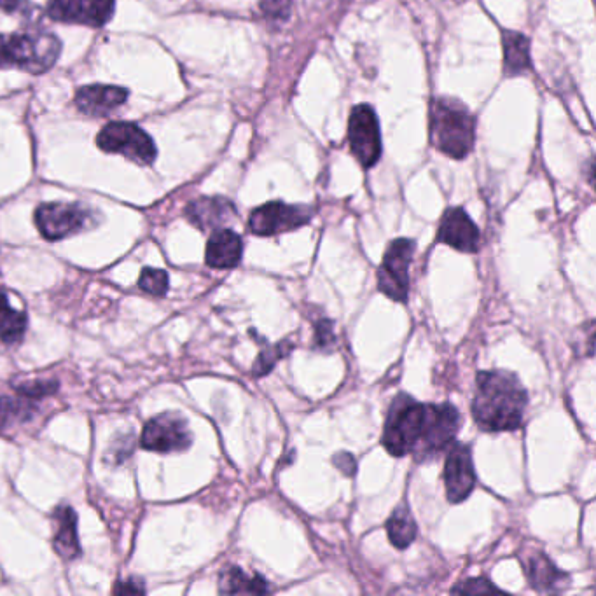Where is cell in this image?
<instances>
[{"mask_svg": "<svg viewBox=\"0 0 596 596\" xmlns=\"http://www.w3.org/2000/svg\"><path fill=\"white\" fill-rule=\"evenodd\" d=\"M462 427V415L453 404H422L408 394L390 404L383 427V448L392 457L413 455L427 462L450 450Z\"/></svg>", "mask_w": 596, "mask_h": 596, "instance_id": "cell-1", "label": "cell"}, {"mask_svg": "<svg viewBox=\"0 0 596 596\" xmlns=\"http://www.w3.org/2000/svg\"><path fill=\"white\" fill-rule=\"evenodd\" d=\"M528 392L520 378L495 369L479 371L471 411L474 422L485 432H509L523 423Z\"/></svg>", "mask_w": 596, "mask_h": 596, "instance_id": "cell-2", "label": "cell"}, {"mask_svg": "<svg viewBox=\"0 0 596 596\" xmlns=\"http://www.w3.org/2000/svg\"><path fill=\"white\" fill-rule=\"evenodd\" d=\"M476 119L465 105L451 98H437L430 112V140L441 153L464 160L471 153Z\"/></svg>", "mask_w": 596, "mask_h": 596, "instance_id": "cell-3", "label": "cell"}, {"mask_svg": "<svg viewBox=\"0 0 596 596\" xmlns=\"http://www.w3.org/2000/svg\"><path fill=\"white\" fill-rule=\"evenodd\" d=\"M60 51L62 44L58 37L46 30L0 35V69L42 74L55 65Z\"/></svg>", "mask_w": 596, "mask_h": 596, "instance_id": "cell-4", "label": "cell"}, {"mask_svg": "<svg viewBox=\"0 0 596 596\" xmlns=\"http://www.w3.org/2000/svg\"><path fill=\"white\" fill-rule=\"evenodd\" d=\"M97 144L105 153L121 154L139 165H151L158 154L153 139L139 126L125 121L105 126L98 133Z\"/></svg>", "mask_w": 596, "mask_h": 596, "instance_id": "cell-5", "label": "cell"}, {"mask_svg": "<svg viewBox=\"0 0 596 596\" xmlns=\"http://www.w3.org/2000/svg\"><path fill=\"white\" fill-rule=\"evenodd\" d=\"M416 243L397 238L390 243L378 270V289L397 303H406L409 294V266L415 256Z\"/></svg>", "mask_w": 596, "mask_h": 596, "instance_id": "cell-6", "label": "cell"}, {"mask_svg": "<svg viewBox=\"0 0 596 596\" xmlns=\"http://www.w3.org/2000/svg\"><path fill=\"white\" fill-rule=\"evenodd\" d=\"M35 226L46 240L56 242L95 224V215L88 208L70 203H44L35 210Z\"/></svg>", "mask_w": 596, "mask_h": 596, "instance_id": "cell-7", "label": "cell"}, {"mask_svg": "<svg viewBox=\"0 0 596 596\" xmlns=\"http://www.w3.org/2000/svg\"><path fill=\"white\" fill-rule=\"evenodd\" d=\"M348 142L355 160L364 168L375 167L382 156V133L375 109L368 104L355 105L348 121Z\"/></svg>", "mask_w": 596, "mask_h": 596, "instance_id": "cell-8", "label": "cell"}, {"mask_svg": "<svg viewBox=\"0 0 596 596\" xmlns=\"http://www.w3.org/2000/svg\"><path fill=\"white\" fill-rule=\"evenodd\" d=\"M313 214L315 210L308 205H287L284 201H270L250 214V233L273 236L294 231L312 221Z\"/></svg>", "mask_w": 596, "mask_h": 596, "instance_id": "cell-9", "label": "cell"}, {"mask_svg": "<svg viewBox=\"0 0 596 596\" xmlns=\"http://www.w3.org/2000/svg\"><path fill=\"white\" fill-rule=\"evenodd\" d=\"M193 443V434L182 416L165 413L146 423L142 430L140 444L144 450L156 453H174L188 450Z\"/></svg>", "mask_w": 596, "mask_h": 596, "instance_id": "cell-10", "label": "cell"}, {"mask_svg": "<svg viewBox=\"0 0 596 596\" xmlns=\"http://www.w3.org/2000/svg\"><path fill=\"white\" fill-rule=\"evenodd\" d=\"M116 0H49L46 11L51 20L100 28L109 23Z\"/></svg>", "mask_w": 596, "mask_h": 596, "instance_id": "cell-11", "label": "cell"}, {"mask_svg": "<svg viewBox=\"0 0 596 596\" xmlns=\"http://www.w3.org/2000/svg\"><path fill=\"white\" fill-rule=\"evenodd\" d=\"M446 497L451 504H460L471 495L476 486V471L472 451L467 444L453 443L444 464Z\"/></svg>", "mask_w": 596, "mask_h": 596, "instance_id": "cell-12", "label": "cell"}, {"mask_svg": "<svg viewBox=\"0 0 596 596\" xmlns=\"http://www.w3.org/2000/svg\"><path fill=\"white\" fill-rule=\"evenodd\" d=\"M437 242L450 245L458 252L472 254L479 250L481 233L464 208H448L437 229Z\"/></svg>", "mask_w": 596, "mask_h": 596, "instance_id": "cell-13", "label": "cell"}, {"mask_svg": "<svg viewBox=\"0 0 596 596\" xmlns=\"http://www.w3.org/2000/svg\"><path fill=\"white\" fill-rule=\"evenodd\" d=\"M130 91L119 86H104V84H91L83 86L76 93V107L88 116H107L118 107L125 104Z\"/></svg>", "mask_w": 596, "mask_h": 596, "instance_id": "cell-14", "label": "cell"}, {"mask_svg": "<svg viewBox=\"0 0 596 596\" xmlns=\"http://www.w3.org/2000/svg\"><path fill=\"white\" fill-rule=\"evenodd\" d=\"M243 256V242L233 229H214L208 238L205 261L214 270H231L236 268Z\"/></svg>", "mask_w": 596, "mask_h": 596, "instance_id": "cell-15", "label": "cell"}, {"mask_svg": "<svg viewBox=\"0 0 596 596\" xmlns=\"http://www.w3.org/2000/svg\"><path fill=\"white\" fill-rule=\"evenodd\" d=\"M186 217L201 231L219 229L236 217V208L231 201L214 196V198H200L189 203L186 208Z\"/></svg>", "mask_w": 596, "mask_h": 596, "instance_id": "cell-16", "label": "cell"}, {"mask_svg": "<svg viewBox=\"0 0 596 596\" xmlns=\"http://www.w3.org/2000/svg\"><path fill=\"white\" fill-rule=\"evenodd\" d=\"M523 567L532 588L539 593H556L569 584V576L556 569L555 563L544 553H534L523 558Z\"/></svg>", "mask_w": 596, "mask_h": 596, "instance_id": "cell-17", "label": "cell"}, {"mask_svg": "<svg viewBox=\"0 0 596 596\" xmlns=\"http://www.w3.org/2000/svg\"><path fill=\"white\" fill-rule=\"evenodd\" d=\"M55 544L56 553L65 560H74L81 555L79 537H77V516L72 507L62 506L55 511Z\"/></svg>", "mask_w": 596, "mask_h": 596, "instance_id": "cell-18", "label": "cell"}, {"mask_svg": "<svg viewBox=\"0 0 596 596\" xmlns=\"http://www.w3.org/2000/svg\"><path fill=\"white\" fill-rule=\"evenodd\" d=\"M502 42H504V70L507 76H521L532 69L530 41L527 35L514 30H504Z\"/></svg>", "mask_w": 596, "mask_h": 596, "instance_id": "cell-19", "label": "cell"}, {"mask_svg": "<svg viewBox=\"0 0 596 596\" xmlns=\"http://www.w3.org/2000/svg\"><path fill=\"white\" fill-rule=\"evenodd\" d=\"M219 590L226 595H266L271 593V586L264 577L249 576L238 567H229L222 572Z\"/></svg>", "mask_w": 596, "mask_h": 596, "instance_id": "cell-20", "label": "cell"}, {"mask_svg": "<svg viewBox=\"0 0 596 596\" xmlns=\"http://www.w3.org/2000/svg\"><path fill=\"white\" fill-rule=\"evenodd\" d=\"M387 534L397 549H406L413 544L418 534L416 521L406 504L396 507L389 521H387Z\"/></svg>", "mask_w": 596, "mask_h": 596, "instance_id": "cell-21", "label": "cell"}, {"mask_svg": "<svg viewBox=\"0 0 596 596\" xmlns=\"http://www.w3.org/2000/svg\"><path fill=\"white\" fill-rule=\"evenodd\" d=\"M27 324L25 313L14 310L6 292L0 291V340L7 345L18 343L27 331Z\"/></svg>", "mask_w": 596, "mask_h": 596, "instance_id": "cell-22", "label": "cell"}, {"mask_svg": "<svg viewBox=\"0 0 596 596\" xmlns=\"http://www.w3.org/2000/svg\"><path fill=\"white\" fill-rule=\"evenodd\" d=\"M291 350L292 343H289V341H282L278 345H264L261 354L257 355L256 362L252 366V373H254V376L270 375L271 369L275 368V364L291 354Z\"/></svg>", "mask_w": 596, "mask_h": 596, "instance_id": "cell-23", "label": "cell"}, {"mask_svg": "<svg viewBox=\"0 0 596 596\" xmlns=\"http://www.w3.org/2000/svg\"><path fill=\"white\" fill-rule=\"evenodd\" d=\"M34 413L32 406L25 401H16L9 397H0V429L21 420H28Z\"/></svg>", "mask_w": 596, "mask_h": 596, "instance_id": "cell-24", "label": "cell"}, {"mask_svg": "<svg viewBox=\"0 0 596 596\" xmlns=\"http://www.w3.org/2000/svg\"><path fill=\"white\" fill-rule=\"evenodd\" d=\"M139 287L147 294L165 296L168 292V275L163 270L146 268L140 273Z\"/></svg>", "mask_w": 596, "mask_h": 596, "instance_id": "cell-25", "label": "cell"}, {"mask_svg": "<svg viewBox=\"0 0 596 596\" xmlns=\"http://www.w3.org/2000/svg\"><path fill=\"white\" fill-rule=\"evenodd\" d=\"M58 382L55 380H37V382L25 383L14 387L20 396L27 399H42V397L53 396L58 390Z\"/></svg>", "mask_w": 596, "mask_h": 596, "instance_id": "cell-26", "label": "cell"}, {"mask_svg": "<svg viewBox=\"0 0 596 596\" xmlns=\"http://www.w3.org/2000/svg\"><path fill=\"white\" fill-rule=\"evenodd\" d=\"M336 345L333 320L320 319L315 324V348L331 350Z\"/></svg>", "mask_w": 596, "mask_h": 596, "instance_id": "cell-27", "label": "cell"}, {"mask_svg": "<svg viewBox=\"0 0 596 596\" xmlns=\"http://www.w3.org/2000/svg\"><path fill=\"white\" fill-rule=\"evenodd\" d=\"M292 0H261V9L268 18L287 20L291 14Z\"/></svg>", "mask_w": 596, "mask_h": 596, "instance_id": "cell-28", "label": "cell"}, {"mask_svg": "<svg viewBox=\"0 0 596 596\" xmlns=\"http://www.w3.org/2000/svg\"><path fill=\"white\" fill-rule=\"evenodd\" d=\"M453 593H499V588L493 586L488 579L478 577V579H471V581H464L453 588Z\"/></svg>", "mask_w": 596, "mask_h": 596, "instance_id": "cell-29", "label": "cell"}, {"mask_svg": "<svg viewBox=\"0 0 596 596\" xmlns=\"http://www.w3.org/2000/svg\"><path fill=\"white\" fill-rule=\"evenodd\" d=\"M112 591L118 593V595H125V593H130V595H142L146 590H144V584L137 581V579H128V581H119Z\"/></svg>", "mask_w": 596, "mask_h": 596, "instance_id": "cell-30", "label": "cell"}, {"mask_svg": "<svg viewBox=\"0 0 596 596\" xmlns=\"http://www.w3.org/2000/svg\"><path fill=\"white\" fill-rule=\"evenodd\" d=\"M334 465L340 469L343 474H347V476H352L354 474L355 469H357V464H355V458L350 455V453H338L336 457H334Z\"/></svg>", "mask_w": 596, "mask_h": 596, "instance_id": "cell-31", "label": "cell"}, {"mask_svg": "<svg viewBox=\"0 0 596 596\" xmlns=\"http://www.w3.org/2000/svg\"><path fill=\"white\" fill-rule=\"evenodd\" d=\"M0 11L4 13H28V4L25 0H0Z\"/></svg>", "mask_w": 596, "mask_h": 596, "instance_id": "cell-32", "label": "cell"}]
</instances>
